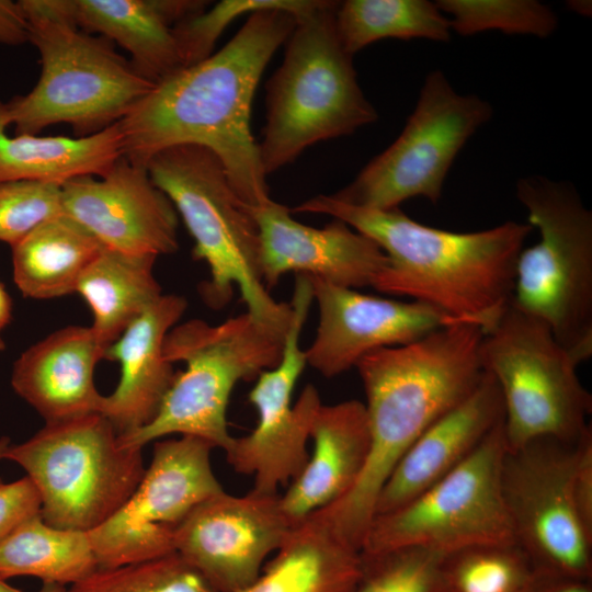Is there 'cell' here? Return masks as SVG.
I'll return each mask as SVG.
<instances>
[{
    "instance_id": "6da1fadb",
    "label": "cell",
    "mask_w": 592,
    "mask_h": 592,
    "mask_svg": "<svg viewBox=\"0 0 592 592\" xmlns=\"http://www.w3.org/2000/svg\"><path fill=\"white\" fill-rule=\"evenodd\" d=\"M295 24L296 18L282 10L253 12L217 53L156 83L118 122L123 157L146 166L163 149L202 146L220 160L246 205L270 200L251 106L267 62Z\"/></svg>"
},
{
    "instance_id": "7a4b0ae2",
    "label": "cell",
    "mask_w": 592,
    "mask_h": 592,
    "mask_svg": "<svg viewBox=\"0 0 592 592\" xmlns=\"http://www.w3.org/2000/svg\"><path fill=\"white\" fill-rule=\"evenodd\" d=\"M483 334L474 323L458 322L369 352L355 365L366 396L369 454L351 491L316 511L351 546L361 550L379 491L402 455L481 382Z\"/></svg>"
},
{
    "instance_id": "3957f363",
    "label": "cell",
    "mask_w": 592,
    "mask_h": 592,
    "mask_svg": "<svg viewBox=\"0 0 592 592\" xmlns=\"http://www.w3.org/2000/svg\"><path fill=\"white\" fill-rule=\"evenodd\" d=\"M332 216L371 238L388 258L372 287L408 296L491 331L508 308L528 223L455 232L425 226L399 208L374 209L317 195L291 209Z\"/></svg>"
},
{
    "instance_id": "277c9868",
    "label": "cell",
    "mask_w": 592,
    "mask_h": 592,
    "mask_svg": "<svg viewBox=\"0 0 592 592\" xmlns=\"http://www.w3.org/2000/svg\"><path fill=\"white\" fill-rule=\"evenodd\" d=\"M29 22V42L39 53L35 87L3 104L15 135H37L67 123L75 137L119 122L155 84L141 78L114 43L79 29L68 0H20Z\"/></svg>"
},
{
    "instance_id": "5b68a950",
    "label": "cell",
    "mask_w": 592,
    "mask_h": 592,
    "mask_svg": "<svg viewBox=\"0 0 592 592\" xmlns=\"http://www.w3.org/2000/svg\"><path fill=\"white\" fill-rule=\"evenodd\" d=\"M146 167L192 236L193 258L209 270V278L200 285L205 304L223 308L236 286L246 312L285 334L291 304L277 303L262 281L257 224L217 156L202 146L180 145L157 152Z\"/></svg>"
},
{
    "instance_id": "8992f818",
    "label": "cell",
    "mask_w": 592,
    "mask_h": 592,
    "mask_svg": "<svg viewBox=\"0 0 592 592\" xmlns=\"http://www.w3.org/2000/svg\"><path fill=\"white\" fill-rule=\"evenodd\" d=\"M338 4L320 0L296 18L282 65L266 83V124L258 144L265 175L318 141L351 135L378 118L357 82L353 56L339 42Z\"/></svg>"
},
{
    "instance_id": "52a82bcc",
    "label": "cell",
    "mask_w": 592,
    "mask_h": 592,
    "mask_svg": "<svg viewBox=\"0 0 592 592\" xmlns=\"http://www.w3.org/2000/svg\"><path fill=\"white\" fill-rule=\"evenodd\" d=\"M285 334L259 323L248 312L212 326L192 319L174 326L163 344L167 361L183 362L155 418L118 435L123 445L141 448L170 434L202 439L226 451L232 436L227 407L240 380L257 378L277 365Z\"/></svg>"
},
{
    "instance_id": "ba28073f",
    "label": "cell",
    "mask_w": 592,
    "mask_h": 592,
    "mask_svg": "<svg viewBox=\"0 0 592 592\" xmlns=\"http://www.w3.org/2000/svg\"><path fill=\"white\" fill-rule=\"evenodd\" d=\"M515 192L539 240L519 254L510 303L547 323L579 365L592 355V213L566 181L531 175Z\"/></svg>"
},
{
    "instance_id": "9c48e42d",
    "label": "cell",
    "mask_w": 592,
    "mask_h": 592,
    "mask_svg": "<svg viewBox=\"0 0 592 592\" xmlns=\"http://www.w3.org/2000/svg\"><path fill=\"white\" fill-rule=\"evenodd\" d=\"M4 458L35 485L48 525L87 533L125 504L146 470L141 448L123 445L101 413L45 423Z\"/></svg>"
},
{
    "instance_id": "30bf717a",
    "label": "cell",
    "mask_w": 592,
    "mask_h": 592,
    "mask_svg": "<svg viewBox=\"0 0 592 592\" xmlns=\"http://www.w3.org/2000/svg\"><path fill=\"white\" fill-rule=\"evenodd\" d=\"M480 360L501 394L508 451L540 437L573 443L590 429L592 397L578 364L539 318L510 303L483 334Z\"/></svg>"
},
{
    "instance_id": "8fae6325",
    "label": "cell",
    "mask_w": 592,
    "mask_h": 592,
    "mask_svg": "<svg viewBox=\"0 0 592 592\" xmlns=\"http://www.w3.org/2000/svg\"><path fill=\"white\" fill-rule=\"evenodd\" d=\"M503 419L456 468L401 508L372 521L361 553L424 548L441 554L515 543L502 494Z\"/></svg>"
},
{
    "instance_id": "7c38bea8",
    "label": "cell",
    "mask_w": 592,
    "mask_h": 592,
    "mask_svg": "<svg viewBox=\"0 0 592 592\" xmlns=\"http://www.w3.org/2000/svg\"><path fill=\"white\" fill-rule=\"evenodd\" d=\"M492 112L486 100L459 94L441 70L431 71L398 138L332 196L374 209L398 208L418 196L436 204L458 152Z\"/></svg>"
},
{
    "instance_id": "4fadbf2b",
    "label": "cell",
    "mask_w": 592,
    "mask_h": 592,
    "mask_svg": "<svg viewBox=\"0 0 592 592\" xmlns=\"http://www.w3.org/2000/svg\"><path fill=\"white\" fill-rule=\"evenodd\" d=\"M581 439L569 443L540 437L506 449L501 485L514 540L535 566L591 580L592 531L581 520L572 496Z\"/></svg>"
},
{
    "instance_id": "5bb4252c",
    "label": "cell",
    "mask_w": 592,
    "mask_h": 592,
    "mask_svg": "<svg viewBox=\"0 0 592 592\" xmlns=\"http://www.w3.org/2000/svg\"><path fill=\"white\" fill-rule=\"evenodd\" d=\"M208 442L190 435L155 444L151 463L125 504L89 532L99 568L145 561L174 551V531L200 503L224 491Z\"/></svg>"
},
{
    "instance_id": "9a60e30c",
    "label": "cell",
    "mask_w": 592,
    "mask_h": 592,
    "mask_svg": "<svg viewBox=\"0 0 592 592\" xmlns=\"http://www.w3.org/2000/svg\"><path fill=\"white\" fill-rule=\"evenodd\" d=\"M312 300L309 277L296 275L281 360L257 377L249 392L258 423L248 435L234 437L225 451L234 470L254 477L252 491L258 493L277 494L278 487L293 481L309 458L307 442L322 402L312 385L303 389L294 405L292 395L307 365L299 341Z\"/></svg>"
},
{
    "instance_id": "2e32d148",
    "label": "cell",
    "mask_w": 592,
    "mask_h": 592,
    "mask_svg": "<svg viewBox=\"0 0 592 592\" xmlns=\"http://www.w3.org/2000/svg\"><path fill=\"white\" fill-rule=\"evenodd\" d=\"M293 525L278 494L221 491L196 505L174 531V551L217 592H240L260 574Z\"/></svg>"
},
{
    "instance_id": "e0dca14e",
    "label": "cell",
    "mask_w": 592,
    "mask_h": 592,
    "mask_svg": "<svg viewBox=\"0 0 592 592\" xmlns=\"http://www.w3.org/2000/svg\"><path fill=\"white\" fill-rule=\"evenodd\" d=\"M62 214L100 243L128 254L178 250V213L146 166L121 157L102 177L83 175L61 185Z\"/></svg>"
},
{
    "instance_id": "ac0fdd59",
    "label": "cell",
    "mask_w": 592,
    "mask_h": 592,
    "mask_svg": "<svg viewBox=\"0 0 592 592\" xmlns=\"http://www.w3.org/2000/svg\"><path fill=\"white\" fill-rule=\"evenodd\" d=\"M309 277V276H308ZM319 325L305 351L307 364L338 376L375 350L413 342L459 321L421 301H399L309 277Z\"/></svg>"
},
{
    "instance_id": "d6986e66",
    "label": "cell",
    "mask_w": 592,
    "mask_h": 592,
    "mask_svg": "<svg viewBox=\"0 0 592 592\" xmlns=\"http://www.w3.org/2000/svg\"><path fill=\"white\" fill-rule=\"evenodd\" d=\"M248 208L259 230L260 272L269 291L288 272L352 289L373 286L388 264L377 243L342 220L314 228L271 198Z\"/></svg>"
},
{
    "instance_id": "ffe728a7",
    "label": "cell",
    "mask_w": 592,
    "mask_h": 592,
    "mask_svg": "<svg viewBox=\"0 0 592 592\" xmlns=\"http://www.w3.org/2000/svg\"><path fill=\"white\" fill-rule=\"evenodd\" d=\"M502 419L499 387L485 372L476 389L430 425L402 455L379 491L374 517L401 508L445 477Z\"/></svg>"
},
{
    "instance_id": "44dd1931",
    "label": "cell",
    "mask_w": 592,
    "mask_h": 592,
    "mask_svg": "<svg viewBox=\"0 0 592 592\" xmlns=\"http://www.w3.org/2000/svg\"><path fill=\"white\" fill-rule=\"evenodd\" d=\"M105 349L91 327L54 331L15 360L11 387L45 423L100 413L94 369Z\"/></svg>"
},
{
    "instance_id": "7402d4cb",
    "label": "cell",
    "mask_w": 592,
    "mask_h": 592,
    "mask_svg": "<svg viewBox=\"0 0 592 592\" xmlns=\"http://www.w3.org/2000/svg\"><path fill=\"white\" fill-rule=\"evenodd\" d=\"M186 307L183 296L162 295L105 349L104 358L119 363L121 378L103 396L100 413L118 435L147 425L158 412L177 374L164 356V339Z\"/></svg>"
},
{
    "instance_id": "603a6c76",
    "label": "cell",
    "mask_w": 592,
    "mask_h": 592,
    "mask_svg": "<svg viewBox=\"0 0 592 592\" xmlns=\"http://www.w3.org/2000/svg\"><path fill=\"white\" fill-rule=\"evenodd\" d=\"M310 439L312 454L280 496L281 508L293 526L342 499L357 482L371 447L365 405L357 400L321 405Z\"/></svg>"
},
{
    "instance_id": "cb8c5ba5",
    "label": "cell",
    "mask_w": 592,
    "mask_h": 592,
    "mask_svg": "<svg viewBox=\"0 0 592 592\" xmlns=\"http://www.w3.org/2000/svg\"><path fill=\"white\" fill-rule=\"evenodd\" d=\"M196 0H68L76 25L117 43L145 80L156 84L183 68L174 26L203 12Z\"/></svg>"
},
{
    "instance_id": "d4e9b609",
    "label": "cell",
    "mask_w": 592,
    "mask_h": 592,
    "mask_svg": "<svg viewBox=\"0 0 592 592\" xmlns=\"http://www.w3.org/2000/svg\"><path fill=\"white\" fill-rule=\"evenodd\" d=\"M361 574V550L314 512L292 527L275 557L240 592H355Z\"/></svg>"
},
{
    "instance_id": "484cf974",
    "label": "cell",
    "mask_w": 592,
    "mask_h": 592,
    "mask_svg": "<svg viewBox=\"0 0 592 592\" xmlns=\"http://www.w3.org/2000/svg\"><path fill=\"white\" fill-rule=\"evenodd\" d=\"M3 104L0 101V182L36 181L61 186L78 177H102L123 156L118 122L84 137H10Z\"/></svg>"
},
{
    "instance_id": "4316f807",
    "label": "cell",
    "mask_w": 592,
    "mask_h": 592,
    "mask_svg": "<svg viewBox=\"0 0 592 592\" xmlns=\"http://www.w3.org/2000/svg\"><path fill=\"white\" fill-rule=\"evenodd\" d=\"M103 248L80 224L60 214L43 221L11 247L13 281L27 298L70 295Z\"/></svg>"
},
{
    "instance_id": "83f0119b",
    "label": "cell",
    "mask_w": 592,
    "mask_h": 592,
    "mask_svg": "<svg viewBox=\"0 0 592 592\" xmlns=\"http://www.w3.org/2000/svg\"><path fill=\"white\" fill-rule=\"evenodd\" d=\"M156 259L103 248L80 276L76 293L89 306L91 328L106 348L163 295L153 274Z\"/></svg>"
},
{
    "instance_id": "f1b7e54d",
    "label": "cell",
    "mask_w": 592,
    "mask_h": 592,
    "mask_svg": "<svg viewBox=\"0 0 592 592\" xmlns=\"http://www.w3.org/2000/svg\"><path fill=\"white\" fill-rule=\"evenodd\" d=\"M99 568L87 532L48 525L41 514L0 542V579L29 576L43 583L73 584Z\"/></svg>"
},
{
    "instance_id": "f546056e",
    "label": "cell",
    "mask_w": 592,
    "mask_h": 592,
    "mask_svg": "<svg viewBox=\"0 0 592 592\" xmlns=\"http://www.w3.org/2000/svg\"><path fill=\"white\" fill-rule=\"evenodd\" d=\"M335 32L351 56L384 38L448 42V19L428 0H346L335 11Z\"/></svg>"
},
{
    "instance_id": "4dcf8cb0",
    "label": "cell",
    "mask_w": 592,
    "mask_h": 592,
    "mask_svg": "<svg viewBox=\"0 0 592 592\" xmlns=\"http://www.w3.org/2000/svg\"><path fill=\"white\" fill-rule=\"evenodd\" d=\"M538 572L516 543L469 546L441 562L447 592H531Z\"/></svg>"
},
{
    "instance_id": "1f68e13d",
    "label": "cell",
    "mask_w": 592,
    "mask_h": 592,
    "mask_svg": "<svg viewBox=\"0 0 592 592\" xmlns=\"http://www.w3.org/2000/svg\"><path fill=\"white\" fill-rule=\"evenodd\" d=\"M435 4L449 15L452 31L463 36L496 30L545 38L558 26L551 9L536 0H437Z\"/></svg>"
},
{
    "instance_id": "d6a6232c",
    "label": "cell",
    "mask_w": 592,
    "mask_h": 592,
    "mask_svg": "<svg viewBox=\"0 0 592 592\" xmlns=\"http://www.w3.org/2000/svg\"><path fill=\"white\" fill-rule=\"evenodd\" d=\"M64 592H217L178 553L113 568H98Z\"/></svg>"
},
{
    "instance_id": "836d02e7",
    "label": "cell",
    "mask_w": 592,
    "mask_h": 592,
    "mask_svg": "<svg viewBox=\"0 0 592 592\" xmlns=\"http://www.w3.org/2000/svg\"><path fill=\"white\" fill-rule=\"evenodd\" d=\"M362 555L355 592H447L442 579L444 554L424 548H399Z\"/></svg>"
},
{
    "instance_id": "e575fe53",
    "label": "cell",
    "mask_w": 592,
    "mask_h": 592,
    "mask_svg": "<svg viewBox=\"0 0 592 592\" xmlns=\"http://www.w3.org/2000/svg\"><path fill=\"white\" fill-rule=\"evenodd\" d=\"M320 0H224L174 26L183 67L197 64L212 55L224 30L238 16L261 10H282L301 16L314 10Z\"/></svg>"
},
{
    "instance_id": "d590c367",
    "label": "cell",
    "mask_w": 592,
    "mask_h": 592,
    "mask_svg": "<svg viewBox=\"0 0 592 592\" xmlns=\"http://www.w3.org/2000/svg\"><path fill=\"white\" fill-rule=\"evenodd\" d=\"M62 214L61 186L36 181L0 182V241L10 247L43 221Z\"/></svg>"
},
{
    "instance_id": "8d00e7d4",
    "label": "cell",
    "mask_w": 592,
    "mask_h": 592,
    "mask_svg": "<svg viewBox=\"0 0 592 592\" xmlns=\"http://www.w3.org/2000/svg\"><path fill=\"white\" fill-rule=\"evenodd\" d=\"M37 514H41V498L27 476L0 483V542L24 521Z\"/></svg>"
},
{
    "instance_id": "74e56055",
    "label": "cell",
    "mask_w": 592,
    "mask_h": 592,
    "mask_svg": "<svg viewBox=\"0 0 592 592\" xmlns=\"http://www.w3.org/2000/svg\"><path fill=\"white\" fill-rule=\"evenodd\" d=\"M29 42V22L20 1L0 0V43L20 45Z\"/></svg>"
},
{
    "instance_id": "f35d334b",
    "label": "cell",
    "mask_w": 592,
    "mask_h": 592,
    "mask_svg": "<svg viewBox=\"0 0 592 592\" xmlns=\"http://www.w3.org/2000/svg\"><path fill=\"white\" fill-rule=\"evenodd\" d=\"M531 592H592L591 580L539 570Z\"/></svg>"
},
{
    "instance_id": "ab89813d",
    "label": "cell",
    "mask_w": 592,
    "mask_h": 592,
    "mask_svg": "<svg viewBox=\"0 0 592 592\" xmlns=\"http://www.w3.org/2000/svg\"><path fill=\"white\" fill-rule=\"evenodd\" d=\"M13 301L5 286L0 282V335L12 320Z\"/></svg>"
},
{
    "instance_id": "60d3db41",
    "label": "cell",
    "mask_w": 592,
    "mask_h": 592,
    "mask_svg": "<svg viewBox=\"0 0 592 592\" xmlns=\"http://www.w3.org/2000/svg\"><path fill=\"white\" fill-rule=\"evenodd\" d=\"M568 7L576 13L581 15H591V2L590 1H569Z\"/></svg>"
},
{
    "instance_id": "b9f144b4",
    "label": "cell",
    "mask_w": 592,
    "mask_h": 592,
    "mask_svg": "<svg viewBox=\"0 0 592 592\" xmlns=\"http://www.w3.org/2000/svg\"><path fill=\"white\" fill-rule=\"evenodd\" d=\"M65 587L56 583H43L42 588L36 592H64Z\"/></svg>"
},
{
    "instance_id": "7bdbcfd3",
    "label": "cell",
    "mask_w": 592,
    "mask_h": 592,
    "mask_svg": "<svg viewBox=\"0 0 592 592\" xmlns=\"http://www.w3.org/2000/svg\"><path fill=\"white\" fill-rule=\"evenodd\" d=\"M10 445H11V441L8 436L0 437V460L4 459L5 453ZM0 483H2L1 478H0Z\"/></svg>"
},
{
    "instance_id": "ee69618b",
    "label": "cell",
    "mask_w": 592,
    "mask_h": 592,
    "mask_svg": "<svg viewBox=\"0 0 592 592\" xmlns=\"http://www.w3.org/2000/svg\"><path fill=\"white\" fill-rule=\"evenodd\" d=\"M0 592H23V591L9 584L5 580L0 579Z\"/></svg>"
},
{
    "instance_id": "f6af8a7d",
    "label": "cell",
    "mask_w": 592,
    "mask_h": 592,
    "mask_svg": "<svg viewBox=\"0 0 592 592\" xmlns=\"http://www.w3.org/2000/svg\"><path fill=\"white\" fill-rule=\"evenodd\" d=\"M4 350H5V342H4L3 338H2V335H0V353L2 351H4Z\"/></svg>"
}]
</instances>
